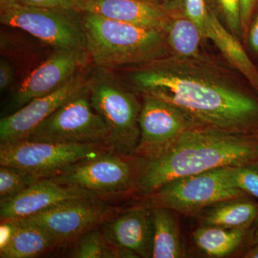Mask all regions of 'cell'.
<instances>
[{
	"label": "cell",
	"mask_w": 258,
	"mask_h": 258,
	"mask_svg": "<svg viewBox=\"0 0 258 258\" xmlns=\"http://www.w3.org/2000/svg\"><path fill=\"white\" fill-rule=\"evenodd\" d=\"M123 69L134 92L175 105L198 126L258 134V92L221 55H171Z\"/></svg>",
	"instance_id": "cell-1"
},
{
	"label": "cell",
	"mask_w": 258,
	"mask_h": 258,
	"mask_svg": "<svg viewBox=\"0 0 258 258\" xmlns=\"http://www.w3.org/2000/svg\"><path fill=\"white\" fill-rule=\"evenodd\" d=\"M137 159V186L149 195L178 178L254 164L258 159V134L195 126L160 150Z\"/></svg>",
	"instance_id": "cell-2"
},
{
	"label": "cell",
	"mask_w": 258,
	"mask_h": 258,
	"mask_svg": "<svg viewBox=\"0 0 258 258\" xmlns=\"http://www.w3.org/2000/svg\"><path fill=\"white\" fill-rule=\"evenodd\" d=\"M81 14L86 50L95 66L123 69L171 55L164 30Z\"/></svg>",
	"instance_id": "cell-3"
},
{
	"label": "cell",
	"mask_w": 258,
	"mask_h": 258,
	"mask_svg": "<svg viewBox=\"0 0 258 258\" xmlns=\"http://www.w3.org/2000/svg\"><path fill=\"white\" fill-rule=\"evenodd\" d=\"M87 88L91 106L108 126V147L133 157L140 142V96L112 70L95 66L88 72Z\"/></svg>",
	"instance_id": "cell-4"
},
{
	"label": "cell",
	"mask_w": 258,
	"mask_h": 258,
	"mask_svg": "<svg viewBox=\"0 0 258 258\" xmlns=\"http://www.w3.org/2000/svg\"><path fill=\"white\" fill-rule=\"evenodd\" d=\"M111 150L113 149L104 144L54 143L23 139L0 143V165L14 166L40 179H47L79 161Z\"/></svg>",
	"instance_id": "cell-5"
},
{
	"label": "cell",
	"mask_w": 258,
	"mask_h": 258,
	"mask_svg": "<svg viewBox=\"0 0 258 258\" xmlns=\"http://www.w3.org/2000/svg\"><path fill=\"white\" fill-rule=\"evenodd\" d=\"M0 22L28 32L55 50L87 52L81 14L74 10L20 4L0 11Z\"/></svg>",
	"instance_id": "cell-6"
},
{
	"label": "cell",
	"mask_w": 258,
	"mask_h": 258,
	"mask_svg": "<svg viewBox=\"0 0 258 258\" xmlns=\"http://www.w3.org/2000/svg\"><path fill=\"white\" fill-rule=\"evenodd\" d=\"M225 167L178 178L166 183L149 195L150 208H164L187 214L224 200L244 198L247 193L230 184L226 176Z\"/></svg>",
	"instance_id": "cell-7"
},
{
	"label": "cell",
	"mask_w": 258,
	"mask_h": 258,
	"mask_svg": "<svg viewBox=\"0 0 258 258\" xmlns=\"http://www.w3.org/2000/svg\"><path fill=\"white\" fill-rule=\"evenodd\" d=\"M106 122L91 106L88 88L43 120L25 139L63 144H104L108 147Z\"/></svg>",
	"instance_id": "cell-8"
},
{
	"label": "cell",
	"mask_w": 258,
	"mask_h": 258,
	"mask_svg": "<svg viewBox=\"0 0 258 258\" xmlns=\"http://www.w3.org/2000/svg\"><path fill=\"white\" fill-rule=\"evenodd\" d=\"M123 156L108 151L79 161L50 179L99 197L125 192L137 185V171L135 164Z\"/></svg>",
	"instance_id": "cell-9"
},
{
	"label": "cell",
	"mask_w": 258,
	"mask_h": 258,
	"mask_svg": "<svg viewBox=\"0 0 258 258\" xmlns=\"http://www.w3.org/2000/svg\"><path fill=\"white\" fill-rule=\"evenodd\" d=\"M111 207L98 199H76L57 204L21 220L42 229L56 245L75 241L109 218ZM20 220V219H19Z\"/></svg>",
	"instance_id": "cell-10"
},
{
	"label": "cell",
	"mask_w": 258,
	"mask_h": 258,
	"mask_svg": "<svg viewBox=\"0 0 258 258\" xmlns=\"http://www.w3.org/2000/svg\"><path fill=\"white\" fill-rule=\"evenodd\" d=\"M140 96V142L133 157H144L157 152L186 131L198 126L186 112L175 105L149 95Z\"/></svg>",
	"instance_id": "cell-11"
},
{
	"label": "cell",
	"mask_w": 258,
	"mask_h": 258,
	"mask_svg": "<svg viewBox=\"0 0 258 258\" xmlns=\"http://www.w3.org/2000/svg\"><path fill=\"white\" fill-rule=\"evenodd\" d=\"M89 60L86 51L55 50L23 80L13 93L8 104L10 113L18 111L32 100L62 87L84 69Z\"/></svg>",
	"instance_id": "cell-12"
},
{
	"label": "cell",
	"mask_w": 258,
	"mask_h": 258,
	"mask_svg": "<svg viewBox=\"0 0 258 258\" xmlns=\"http://www.w3.org/2000/svg\"><path fill=\"white\" fill-rule=\"evenodd\" d=\"M88 74L83 70L62 87L46 96L35 98L18 111L0 120V143L28 138L43 120L87 87Z\"/></svg>",
	"instance_id": "cell-13"
},
{
	"label": "cell",
	"mask_w": 258,
	"mask_h": 258,
	"mask_svg": "<svg viewBox=\"0 0 258 258\" xmlns=\"http://www.w3.org/2000/svg\"><path fill=\"white\" fill-rule=\"evenodd\" d=\"M181 8L198 25L203 37L214 42L220 55L248 80L258 92V68L251 60L243 42L224 25L206 0H182Z\"/></svg>",
	"instance_id": "cell-14"
},
{
	"label": "cell",
	"mask_w": 258,
	"mask_h": 258,
	"mask_svg": "<svg viewBox=\"0 0 258 258\" xmlns=\"http://www.w3.org/2000/svg\"><path fill=\"white\" fill-rule=\"evenodd\" d=\"M98 198L86 190L64 186L50 178L42 179L16 196L0 201V218L1 221L19 220L68 200Z\"/></svg>",
	"instance_id": "cell-15"
},
{
	"label": "cell",
	"mask_w": 258,
	"mask_h": 258,
	"mask_svg": "<svg viewBox=\"0 0 258 258\" xmlns=\"http://www.w3.org/2000/svg\"><path fill=\"white\" fill-rule=\"evenodd\" d=\"M76 12L164 31L171 17L165 4L143 0H79Z\"/></svg>",
	"instance_id": "cell-16"
},
{
	"label": "cell",
	"mask_w": 258,
	"mask_h": 258,
	"mask_svg": "<svg viewBox=\"0 0 258 258\" xmlns=\"http://www.w3.org/2000/svg\"><path fill=\"white\" fill-rule=\"evenodd\" d=\"M101 226L102 233L111 245L137 257H152V209L130 210L109 217Z\"/></svg>",
	"instance_id": "cell-17"
},
{
	"label": "cell",
	"mask_w": 258,
	"mask_h": 258,
	"mask_svg": "<svg viewBox=\"0 0 258 258\" xmlns=\"http://www.w3.org/2000/svg\"><path fill=\"white\" fill-rule=\"evenodd\" d=\"M57 247L42 229L25 220H4L1 225V258H32Z\"/></svg>",
	"instance_id": "cell-18"
},
{
	"label": "cell",
	"mask_w": 258,
	"mask_h": 258,
	"mask_svg": "<svg viewBox=\"0 0 258 258\" xmlns=\"http://www.w3.org/2000/svg\"><path fill=\"white\" fill-rule=\"evenodd\" d=\"M171 17L166 28V41L171 55L178 57H203L211 55L206 47L208 40L198 25L185 15L177 2L165 3Z\"/></svg>",
	"instance_id": "cell-19"
},
{
	"label": "cell",
	"mask_w": 258,
	"mask_h": 258,
	"mask_svg": "<svg viewBox=\"0 0 258 258\" xmlns=\"http://www.w3.org/2000/svg\"><path fill=\"white\" fill-rule=\"evenodd\" d=\"M244 198L230 199L210 205L202 217V223L224 228L248 229L257 219L258 206Z\"/></svg>",
	"instance_id": "cell-20"
},
{
	"label": "cell",
	"mask_w": 258,
	"mask_h": 258,
	"mask_svg": "<svg viewBox=\"0 0 258 258\" xmlns=\"http://www.w3.org/2000/svg\"><path fill=\"white\" fill-rule=\"evenodd\" d=\"M153 258H179L184 255L179 226L171 210L152 208Z\"/></svg>",
	"instance_id": "cell-21"
},
{
	"label": "cell",
	"mask_w": 258,
	"mask_h": 258,
	"mask_svg": "<svg viewBox=\"0 0 258 258\" xmlns=\"http://www.w3.org/2000/svg\"><path fill=\"white\" fill-rule=\"evenodd\" d=\"M247 229H228L216 226H202L193 234L195 245L204 254L222 257L232 253L244 240Z\"/></svg>",
	"instance_id": "cell-22"
},
{
	"label": "cell",
	"mask_w": 258,
	"mask_h": 258,
	"mask_svg": "<svg viewBox=\"0 0 258 258\" xmlns=\"http://www.w3.org/2000/svg\"><path fill=\"white\" fill-rule=\"evenodd\" d=\"M69 257L75 258L136 257L134 254L111 245L101 230L91 229L76 239Z\"/></svg>",
	"instance_id": "cell-23"
},
{
	"label": "cell",
	"mask_w": 258,
	"mask_h": 258,
	"mask_svg": "<svg viewBox=\"0 0 258 258\" xmlns=\"http://www.w3.org/2000/svg\"><path fill=\"white\" fill-rule=\"evenodd\" d=\"M41 179L23 169L1 165L0 201L16 196Z\"/></svg>",
	"instance_id": "cell-24"
},
{
	"label": "cell",
	"mask_w": 258,
	"mask_h": 258,
	"mask_svg": "<svg viewBox=\"0 0 258 258\" xmlns=\"http://www.w3.org/2000/svg\"><path fill=\"white\" fill-rule=\"evenodd\" d=\"M226 176L234 187L258 199V166L255 164L226 166Z\"/></svg>",
	"instance_id": "cell-25"
},
{
	"label": "cell",
	"mask_w": 258,
	"mask_h": 258,
	"mask_svg": "<svg viewBox=\"0 0 258 258\" xmlns=\"http://www.w3.org/2000/svg\"><path fill=\"white\" fill-rule=\"evenodd\" d=\"M210 7L224 25L234 35L243 42L241 22L240 0H212Z\"/></svg>",
	"instance_id": "cell-26"
},
{
	"label": "cell",
	"mask_w": 258,
	"mask_h": 258,
	"mask_svg": "<svg viewBox=\"0 0 258 258\" xmlns=\"http://www.w3.org/2000/svg\"><path fill=\"white\" fill-rule=\"evenodd\" d=\"M244 47L251 60L258 64V13L254 16L249 26L247 36L244 42Z\"/></svg>",
	"instance_id": "cell-27"
},
{
	"label": "cell",
	"mask_w": 258,
	"mask_h": 258,
	"mask_svg": "<svg viewBox=\"0 0 258 258\" xmlns=\"http://www.w3.org/2000/svg\"><path fill=\"white\" fill-rule=\"evenodd\" d=\"M79 0H23L22 4L36 8L76 11Z\"/></svg>",
	"instance_id": "cell-28"
},
{
	"label": "cell",
	"mask_w": 258,
	"mask_h": 258,
	"mask_svg": "<svg viewBox=\"0 0 258 258\" xmlns=\"http://www.w3.org/2000/svg\"><path fill=\"white\" fill-rule=\"evenodd\" d=\"M258 0H240L241 22L243 32V43L249 26L254 18Z\"/></svg>",
	"instance_id": "cell-29"
},
{
	"label": "cell",
	"mask_w": 258,
	"mask_h": 258,
	"mask_svg": "<svg viewBox=\"0 0 258 258\" xmlns=\"http://www.w3.org/2000/svg\"><path fill=\"white\" fill-rule=\"evenodd\" d=\"M15 78L13 66L6 59L0 60V90L4 91L13 84Z\"/></svg>",
	"instance_id": "cell-30"
},
{
	"label": "cell",
	"mask_w": 258,
	"mask_h": 258,
	"mask_svg": "<svg viewBox=\"0 0 258 258\" xmlns=\"http://www.w3.org/2000/svg\"><path fill=\"white\" fill-rule=\"evenodd\" d=\"M23 0H0V11L22 4Z\"/></svg>",
	"instance_id": "cell-31"
},
{
	"label": "cell",
	"mask_w": 258,
	"mask_h": 258,
	"mask_svg": "<svg viewBox=\"0 0 258 258\" xmlns=\"http://www.w3.org/2000/svg\"><path fill=\"white\" fill-rule=\"evenodd\" d=\"M244 257L246 258H258V243L254 244L253 248L247 252Z\"/></svg>",
	"instance_id": "cell-32"
},
{
	"label": "cell",
	"mask_w": 258,
	"mask_h": 258,
	"mask_svg": "<svg viewBox=\"0 0 258 258\" xmlns=\"http://www.w3.org/2000/svg\"><path fill=\"white\" fill-rule=\"evenodd\" d=\"M256 222V227L255 230H254V233L253 236V244H256L258 243V215L257 219L255 220Z\"/></svg>",
	"instance_id": "cell-33"
},
{
	"label": "cell",
	"mask_w": 258,
	"mask_h": 258,
	"mask_svg": "<svg viewBox=\"0 0 258 258\" xmlns=\"http://www.w3.org/2000/svg\"><path fill=\"white\" fill-rule=\"evenodd\" d=\"M143 1L149 2V3H157V4H160L159 0H143Z\"/></svg>",
	"instance_id": "cell-34"
},
{
	"label": "cell",
	"mask_w": 258,
	"mask_h": 258,
	"mask_svg": "<svg viewBox=\"0 0 258 258\" xmlns=\"http://www.w3.org/2000/svg\"><path fill=\"white\" fill-rule=\"evenodd\" d=\"M254 164H255L256 165H257L258 166V159H257V161H256V162L254 163Z\"/></svg>",
	"instance_id": "cell-35"
}]
</instances>
